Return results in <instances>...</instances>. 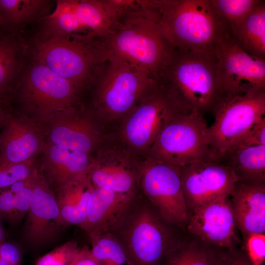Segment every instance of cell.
I'll list each match as a JSON object with an SVG mask.
<instances>
[{
	"label": "cell",
	"instance_id": "obj_1",
	"mask_svg": "<svg viewBox=\"0 0 265 265\" xmlns=\"http://www.w3.org/2000/svg\"><path fill=\"white\" fill-rule=\"evenodd\" d=\"M108 55L118 57L162 83L174 57L149 0L121 15L108 32L97 39Z\"/></svg>",
	"mask_w": 265,
	"mask_h": 265
},
{
	"label": "cell",
	"instance_id": "obj_2",
	"mask_svg": "<svg viewBox=\"0 0 265 265\" xmlns=\"http://www.w3.org/2000/svg\"><path fill=\"white\" fill-rule=\"evenodd\" d=\"M173 98L186 109L214 115L235 95L224 85L215 53L176 50L163 82Z\"/></svg>",
	"mask_w": 265,
	"mask_h": 265
},
{
	"label": "cell",
	"instance_id": "obj_3",
	"mask_svg": "<svg viewBox=\"0 0 265 265\" xmlns=\"http://www.w3.org/2000/svg\"><path fill=\"white\" fill-rule=\"evenodd\" d=\"M165 37L175 50L215 53L229 31L211 0H149Z\"/></svg>",
	"mask_w": 265,
	"mask_h": 265
},
{
	"label": "cell",
	"instance_id": "obj_4",
	"mask_svg": "<svg viewBox=\"0 0 265 265\" xmlns=\"http://www.w3.org/2000/svg\"><path fill=\"white\" fill-rule=\"evenodd\" d=\"M94 82L96 113L110 122L123 119L159 82L122 59L108 55Z\"/></svg>",
	"mask_w": 265,
	"mask_h": 265
},
{
	"label": "cell",
	"instance_id": "obj_5",
	"mask_svg": "<svg viewBox=\"0 0 265 265\" xmlns=\"http://www.w3.org/2000/svg\"><path fill=\"white\" fill-rule=\"evenodd\" d=\"M167 225L138 194L122 224L111 233L133 265H161L173 244Z\"/></svg>",
	"mask_w": 265,
	"mask_h": 265
},
{
	"label": "cell",
	"instance_id": "obj_6",
	"mask_svg": "<svg viewBox=\"0 0 265 265\" xmlns=\"http://www.w3.org/2000/svg\"><path fill=\"white\" fill-rule=\"evenodd\" d=\"M208 127L204 116L196 111L179 113L159 133L148 158L178 167L217 161L210 146Z\"/></svg>",
	"mask_w": 265,
	"mask_h": 265
},
{
	"label": "cell",
	"instance_id": "obj_7",
	"mask_svg": "<svg viewBox=\"0 0 265 265\" xmlns=\"http://www.w3.org/2000/svg\"><path fill=\"white\" fill-rule=\"evenodd\" d=\"M115 0H59L45 18L48 37L91 40L106 34L122 14Z\"/></svg>",
	"mask_w": 265,
	"mask_h": 265
},
{
	"label": "cell",
	"instance_id": "obj_8",
	"mask_svg": "<svg viewBox=\"0 0 265 265\" xmlns=\"http://www.w3.org/2000/svg\"><path fill=\"white\" fill-rule=\"evenodd\" d=\"M37 57L38 62L80 88L94 82L108 54L96 40L52 36L38 45Z\"/></svg>",
	"mask_w": 265,
	"mask_h": 265
},
{
	"label": "cell",
	"instance_id": "obj_9",
	"mask_svg": "<svg viewBox=\"0 0 265 265\" xmlns=\"http://www.w3.org/2000/svg\"><path fill=\"white\" fill-rule=\"evenodd\" d=\"M265 114V89L249 90L231 96L214 114L208 127L211 148L220 161L236 148Z\"/></svg>",
	"mask_w": 265,
	"mask_h": 265
},
{
	"label": "cell",
	"instance_id": "obj_10",
	"mask_svg": "<svg viewBox=\"0 0 265 265\" xmlns=\"http://www.w3.org/2000/svg\"><path fill=\"white\" fill-rule=\"evenodd\" d=\"M186 110L164 85L157 82L123 118V141L132 152L147 153L166 124Z\"/></svg>",
	"mask_w": 265,
	"mask_h": 265
},
{
	"label": "cell",
	"instance_id": "obj_11",
	"mask_svg": "<svg viewBox=\"0 0 265 265\" xmlns=\"http://www.w3.org/2000/svg\"><path fill=\"white\" fill-rule=\"evenodd\" d=\"M139 190L165 223L187 225L190 216L179 167L148 158L139 163Z\"/></svg>",
	"mask_w": 265,
	"mask_h": 265
},
{
	"label": "cell",
	"instance_id": "obj_12",
	"mask_svg": "<svg viewBox=\"0 0 265 265\" xmlns=\"http://www.w3.org/2000/svg\"><path fill=\"white\" fill-rule=\"evenodd\" d=\"M184 197L189 212L219 198L229 197L238 181L222 162L199 161L179 167Z\"/></svg>",
	"mask_w": 265,
	"mask_h": 265
},
{
	"label": "cell",
	"instance_id": "obj_13",
	"mask_svg": "<svg viewBox=\"0 0 265 265\" xmlns=\"http://www.w3.org/2000/svg\"><path fill=\"white\" fill-rule=\"evenodd\" d=\"M215 54L220 78L232 93L265 89V60L244 51L230 31L218 41Z\"/></svg>",
	"mask_w": 265,
	"mask_h": 265
},
{
	"label": "cell",
	"instance_id": "obj_14",
	"mask_svg": "<svg viewBox=\"0 0 265 265\" xmlns=\"http://www.w3.org/2000/svg\"><path fill=\"white\" fill-rule=\"evenodd\" d=\"M26 215L23 236L32 249H41L53 243L65 228L55 192L38 172Z\"/></svg>",
	"mask_w": 265,
	"mask_h": 265
},
{
	"label": "cell",
	"instance_id": "obj_15",
	"mask_svg": "<svg viewBox=\"0 0 265 265\" xmlns=\"http://www.w3.org/2000/svg\"><path fill=\"white\" fill-rule=\"evenodd\" d=\"M79 89L38 62L29 69L24 80L25 95L44 114L73 108Z\"/></svg>",
	"mask_w": 265,
	"mask_h": 265
},
{
	"label": "cell",
	"instance_id": "obj_16",
	"mask_svg": "<svg viewBox=\"0 0 265 265\" xmlns=\"http://www.w3.org/2000/svg\"><path fill=\"white\" fill-rule=\"evenodd\" d=\"M125 152L104 149L99 152L87 171L94 187L121 194L138 193L139 163Z\"/></svg>",
	"mask_w": 265,
	"mask_h": 265
},
{
	"label": "cell",
	"instance_id": "obj_17",
	"mask_svg": "<svg viewBox=\"0 0 265 265\" xmlns=\"http://www.w3.org/2000/svg\"><path fill=\"white\" fill-rule=\"evenodd\" d=\"M236 226L228 197L219 198L195 211L186 227L203 243L227 249L234 248Z\"/></svg>",
	"mask_w": 265,
	"mask_h": 265
},
{
	"label": "cell",
	"instance_id": "obj_18",
	"mask_svg": "<svg viewBox=\"0 0 265 265\" xmlns=\"http://www.w3.org/2000/svg\"><path fill=\"white\" fill-rule=\"evenodd\" d=\"M137 195L93 186L80 229L87 233L89 238L113 232L126 218Z\"/></svg>",
	"mask_w": 265,
	"mask_h": 265
},
{
	"label": "cell",
	"instance_id": "obj_19",
	"mask_svg": "<svg viewBox=\"0 0 265 265\" xmlns=\"http://www.w3.org/2000/svg\"><path fill=\"white\" fill-rule=\"evenodd\" d=\"M230 196L236 225L243 236L265 233V183L238 181Z\"/></svg>",
	"mask_w": 265,
	"mask_h": 265
},
{
	"label": "cell",
	"instance_id": "obj_20",
	"mask_svg": "<svg viewBox=\"0 0 265 265\" xmlns=\"http://www.w3.org/2000/svg\"><path fill=\"white\" fill-rule=\"evenodd\" d=\"M63 117L49 132L51 144L88 154L99 143V132L89 119L73 108L62 112Z\"/></svg>",
	"mask_w": 265,
	"mask_h": 265
},
{
	"label": "cell",
	"instance_id": "obj_21",
	"mask_svg": "<svg viewBox=\"0 0 265 265\" xmlns=\"http://www.w3.org/2000/svg\"><path fill=\"white\" fill-rule=\"evenodd\" d=\"M2 128L0 165L27 162L39 146V139L33 128L8 113Z\"/></svg>",
	"mask_w": 265,
	"mask_h": 265
},
{
	"label": "cell",
	"instance_id": "obj_22",
	"mask_svg": "<svg viewBox=\"0 0 265 265\" xmlns=\"http://www.w3.org/2000/svg\"><path fill=\"white\" fill-rule=\"evenodd\" d=\"M87 171L72 178L55 192L64 227L75 225L81 228L84 222L88 203L93 189Z\"/></svg>",
	"mask_w": 265,
	"mask_h": 265
},
{
	"label": "cell",
	"instance_id": "obj_23",
	"mask_svg": "<svg viewBox=\"0 0 265 265\" xmlns=\"http://www.w3.org/2000/svg\"><path fill=\"white\" fill-rule=\"evenodd\" d=\"M92 161L87 153L51 144L47 149L40 173L51 188L56 187L55 192L69 180L86 171Z\"/></svg>",
	"mask_w": 265,
	"mask_h": 265
},
{
	"label": "cell",
	"instance_id": "obj_24",
	"mask_svg": "<svg viewBox=\"0 0 265 265\" xmlns=\"http://www.w3.org/2000/svg\"><path fill=\"white\" fill-rule=\"evenodd\" d=\"M246 53L265 60V2L259 0L242 21L230 31Z\"/></svg>",
	"mask_w": 265,
	"mask_h": 265
},
{
	"label": "cell",
	"instance_id": "obj_25",
	"mask_svg": "<svg viewBox=\"0 0 265 265\" xmlns=\"http://www.w3.org/2000/svg\"><path fill=\"white\" fill-rule=\"evenodd\" d=\"M220 161L233 169L238 181L265 183V145L235 149Z\"/></svg>",
	"mask_w": 265,
	"mask_h": 265
},
{
	"label": "cell",
	"instance_id": "obj_26",
	"mask_svg": "<svg viewBox=\"0 0 265 265\" xmlns=\"http://www.w3.org/2000/svg\"><path fill=\"white\" fill-rule=\"evenodd\" d=\"M217 250L204 243H173L161 265H215Z\"/></svg>",
	"mask_w": 265,
	"mask_h": 265
},
{
	"label": "cell",
	"instance_id": "obj_27",
	"mask_svg": "<svg viewBox=\"0 0 265 265\" xmlns=\"http://www.w3.org/2000/svg\"><path fill=\"white\" fill-rule=\"evenodd\" d=\"M45 2L39 0H0L2 25L10 28L33 20L41 12Z\"/></svg>",
	"mask_w": 265,
	"mask_h": 265
},
{
	"label": "cell",
	"instance_id": "obj_28",
	"mask_svg": "<svg viewBox=\"0 0 265 265\" xmlns=\"http://www.w3.org/2000/svg\"><path fill=\"white\" fill-rule=\"evenodd\" d=\"M89 240L91 253L101 265H133L112 233H104Z\"/></svg>",
	"mask_w": 265,
	"mask_h": 265
},
{
	"label": "cell",
	"instance_id": "obj_29",
	"mask_svg": "<svg viewBox=\"0 0 265 265\" xmlns=\"http://www.w3.org/2000/svg\"><path fill=\"white\" fill-rule=\"evenodd\" d=\"M0 26V96L10 90L18 64V47L12 35Z\"/></svg>",
	"mask_w": 265,
	"mask_h": 265
},
{
	"label": "cell",
	"instance_id": "obj_30",
	"mask_svg": "<svg viewBox=\"0 0 265 265\" xmlns=\"http://www.w3.org/2000/svg\"><path fill=\"white\" fill-rule=\"evenodd\" d=\"M259 0H211L218 16L229 31L236 27Z\"/></svg>",
	"mask_w": 265,
	"mask_h": 265
},
{
	"label": "cell",
	"instance_id": "obj_31",
	"mask_svg": "<svg viewBox=\"0 0 265 265\" xmlns=\"http://www.w3.org/2000/svg\"><path fill=\"white\" fill-rule=\"evenodd\" d=\"M80 248L76 241H67L38 258L34 265H70Z\"/></svg>",
	"mask_w": 265,
	"mask_h": 265
},
{
	"label": "cell",
	"instance_id": "obj_32",
	"mask_svg": "<svg viewBox=\"0 0 265 265\" xmlns=\"http://www.w3.org/2000/svg\"><path fill=\"white\" fill-rule=\"evenodd\" d=\"M29 162L0 165V188L9 187L14 183L26 179L35 172Z\"/></svg>",
	"mask_w": 265,
	"mask_h": 265
},
{
	"label": "cell",
	"instance_id": "obj_33",
	"mask_svg": "<svg viewBox=\"0 0 265 265\" xmlns=\"http://www.w3.org/2000/svg\"><path fill=\"white\" fill-rule=\"evenodd\" d=\"M37 172L32 177L28 183L21 190L15 194V206L13 225H17L26 215L31 202L32 189Z\"/></svg>",
	"mask_w": 265,
	"mask_h": 265
},
{
	"label": "cell",
	"instance_id": "obj_34",
	"mask_svg": "<svg viewBox=\"0 0 265 265\" xmlns=\"http://www.w3.org/2000/svg\"><path fill=\"white\" fill-rule=\"evenodd\" d=\"M247 256L255 265H262L265 259V236L253 234L244 236Z\"/></svg>",
	"mask_w": 265,
	"mask_h": 265
},
{
	"label": "cell",
	"instance_id": "obj_35",
	"mask_svg": "<svg viewBox=\"0 0 265 265\" xmlns=\"http://www.w3.org/2000/svg\"><path fill=\"white\" fill-rule=\"evenodd\" d=\"M258 145H265V116L259 120L250 128L234 150L240 148Z\"/></svg>",
	"mask_w": 265,
	"mask_h": 265
},
{
	"label": "cell",
	"instance_id": "obj_36",
	"mask_svg": "<svg viewBox=\"0 0 265 265\" xmlns=\"http://www.w3.org/2000/svg\"><path fill=\"white\" fill-rule=\"evenodd\" d=\"M215 265H255L246 255L234 248L225 251L217 250Z\"/></svg>",
	"mask_w": 265,
	"mask_h": 265
},
{
	"label": "cell",
	"instance_id": "obj_37",
	"mask_svg": "<svg viewBox=\"0 0 265 265\" xmlns=\"http://www.w3.org/2000/svg\"><path fill=\"white\" fill-rule=\"evenodd\" d=\"M0 258L11 265H22L23 252L17 244L5 240L0 243Z\"/></svg>",
	"mask_w": 265,
	"mask_h": 265
},
{
	"label": "cell",
	"instance_id": "obj_38",
	"mask_svg": "<svg viewBox=\"0 0 265 265\" xmlns=\"http://www.w3.org/2000/svg\"><path fill=\"white\" fill-rule=\"evenodd\" d=\"M15 206V194L8 187L0 188V215L12 224Z\"/></svg>",
	"mask_w": 265,
	"mask_h": 265
},
{
	"label": "cell",
	"instance_id": "obj_39",
	"mask_svg": "<svg viewBox=\"0 0 265 265\" xmlns=\"http://www.w3.org/2000/svg\"><path fill=\"white\" fill-rule=\"evenodd\" d=\"M70 265H101L94 257L87 246L80 247Z\"/></svg>",
	"mask_w": 265,
	"mask_h": 265
},
{
	"label": "cell",
	"instance_id": "obj_40",
	"mask_svg": "<svg viewBox=\"0 0 265 265\" xmlns=\"http://www.w3.org/2000/svg\"><path fill=\"white\" fill-rule=\"evenodd\" d=\"M4 98L0 96V131L3 127L5 120L9 112L4 108Z\"/></svg>",
	"mask_w": 265,
	"mask_h": 265
},
{
	"label": "cell",
	"instance_id": "obj_41",
	"mask_svg": "<svg viewBox=\"0 0 265 265\" xmlns=\"http://www.w3.org/2000/svg\"><path fill=\"white\" fill-rule=\"evenodd\" d=\"M1 217L0 215V243L5 240L6 233L4 230Z\"/></svg>",
	"mask_w": 265,
	"mask_h": 265
},
{
	"label": "cell",
	"instance_id": "obj_42",
	"mask_svg": "<svg viewBox=\"0 0 265 265\" xmlns=\"http://www.w3.org/2000/svg\"><path fill=\"white\" fill-rule=\"evenodd\" d=\"M0 265H11L0 258Z\"/></svg>",
	"mask_w": 265,
	"mask_h": 265
}]
</instances>
